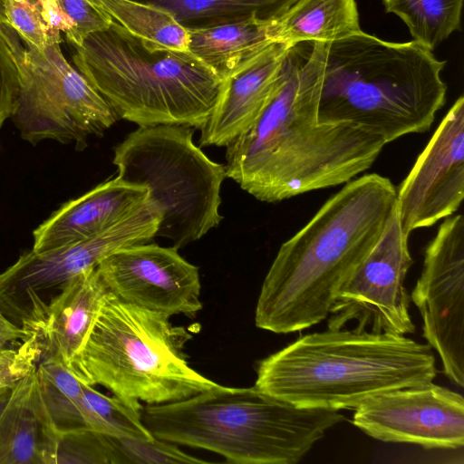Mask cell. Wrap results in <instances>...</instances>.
<instances>
[{
    "label": "cell",
    "instance_id": "cell-1",
    "mask_svg": "<svg viewBox=\"0 0 464 464\" xmlns=\"http://www.w3.org/2000/svg\"><path fill=\"white\" fill-rule=\"evenodd\" d=\"M326 44L304 42L288 49L270 102L227 146V178L260 201L343 185L370 169L386 145L353 123L319 122Z\"/></svg>",
    "mask_w": 464,
    "mask_h": 464
},
{
    "label": "cell",
    "instance_id": "cell-2",
    "mask_svg": "<svg viewBox=\"0 0 464 464\" xmlns=\"http://www.w3.org/2000/svg\"><path fill=\"white\" fill-rule=\"evenodd\" d=\"M396 190L388 178L369 173L330 197L281 245L260 289L256 326L290 334L326 319L340 287L379 240Z\"/></svg>",
    "mask_w": 464,
    "mask_h": 464
},
{
    "label": "cell",
    "instance_id": "cell-3",
    "mask_svg": "<svg viewBox=\"0 0 464 464\" xmlns=\"http://www.w3.org/2000/svg\"><path fill=\"white\" fill-rule=\"evenodd\" d=\"M255 386L302 408L353 410L381 393L432 382L428 343L405 335L327 329L260 360Z\"/></svg>",
    "mask_w": 464,
    "mask_h": 464
},
{
    "label": "cell",
    "instance_id": "cell-4",
    "mask_svg": "<svg viewBox=\"0 0 464 464\" xmlns=\"http://www.w3.org/2000/svg\"><path fill=\"white\" fill-rule=\"evenodd\" d=\"M445 63L413 40L392 43L362 30L327 43L318 121L353 123L386 144L424 132L445 104Z\"/></svg>",
    "mask_w": 464,
    "mask_h": 464
},
{
    "label": "cell",
    "instance_id": "cell-5",
    "mask_svg": "<svg viewBox=\"0 0 464 464\" xmlns=\"http://www.w3.org/2000/svg\"><path fill=\"white\" fill-rule=\"evenodd\" d=\"M141 419L159 440L237 464H295L344 420L338 411L297 407L255 385L220 384L180 401L148 404Z\"/></svg>",
    "mask_w": 464,
    "mask_h": 464
},
{
    "label": "cell",
    "instance_id": "cell-6",
    "mask_svg": "<svg viewBox=\"0 0 464 464\" xmlns=\"http://www.w3.org/2000/svg\"><path fill=\"white\" fill-rule=\"evenodd\" d=\"M75 68L118 118L138 125L200 129L222 81L190 52L145 43L113 22L74 48Z\"/></svg>",
    "mask_w": 464,
    "mask_h": 464
},
{
    "label": "cell",
    "instance_id": "cell-7",
    "mask_svg": "<svg viewBox=\"0 0 464 464\" xmlns=\"http://www.w3.org/2000/svg\"><path fill=\"white\" fill-rule=\"evenodd\" d=\"M169 318L109 291L70 371L135 404L173 402L217 386L190 367L185 346L192 334Z\"/></svg>",
    "mask_w": 464,
    "mask_h": 464
},
{
    "label": "cell",
    "instance_id": "cell-8",
    "mask_svg": "<svg viewBox=\"0 0 464 464\" xmlns=\"http://www.w3.org/2000/svg\"><path fill=\"white\" fill-rule=\"evenodd\" d=\"M195 128L159 124L138 127L114 149L122 180L143 186L160 212L155 237L178 250L200 239L222 220L225 165L211 160L193 142Z\"/></svg>",
    "mask_w": 464,
    "mask_h": 464
},
{
    "label": "cell",
    "instance_id": "cell-9",
    "mask_svg": "<svg viewBox=\"0 0 464 464\" xmlns=\"http://www.w3.org/2000/svg\"><path fill=\"white\" fill-rule=\"evenodd\" d=\"M15 59L20 92L11 116L23 140L86 146L119 119L108 102L64 57L61 43L43 51L27 43Z\"/></svg>",
    "mask_w": 464,
    "mask_h": 464
},
{
    "label": "cell",
    "instance_id": "cell-10",
    "mask_svg": "<svg viewBox=\"0 0 464 464\" xmlns=\"http://www.w3.org/2000/svg\"><path fill=\"white\" fill-rule=\"evenodd\" d=\"M160 212L149 201L137 212L90 238L45 252L32 249L0 273V310L26 331L46 305L42 293L60 289L84 270L122 247L155 237Z\"/></svg>",
    "mask_w": 464,
    "mask_h": 464
},
{
    "label": "cell",
    "instance_id": "cell-11",
    "mask_svg": "<svg viewBox=\"0 0 464 464\" xmlns=\"http://www.w3.org/2000/svg\"><path fill=\"white\" fill-rule=\"evenodd\" d=\"M408 237L395 204L379 240L340 287L328 315L329 329H343L356 321L358 332L367 328L394 335L415 332L404 286L413 263Z\"/></svg>",
    "mask_w": 464,
    "mask_h": 464
},
{
    "label": "cell",
    "instance_id": "cell-12",
    "mask_svg": "<svg viewBox=\"0 0 464 464\" xmlns=\"http://www.w3.org/2000/svg\"><path fill=\"white\" fill-rule=\"evenodd\" d=\"M423 337L440 355L444 374L464 385V218L448 217L424 250L411 292Z\"/></svg>",
    "mask_w": 464,
    "mask_h": 464
},
{
    "label": "cell",
    "instance_id": "cell-13",
    "mask_svg": "<svg viewBox=\"0 0 464 464\" xmlns=\"http://www.w3.org/2000/svg\"><path fill=\"white\" fill-rule=\"evenodd\" d=\"M352 421L385 442L447 450L464 445L463 396L433 382L376 395L355 410Z\"/></svg>",
    "mask_w": 464,
    "mask_h": 464
},
{
    "label": "cell",
    "instance_id": "cell-14",
    "mask_svg": "<svg viewBox=\"0 0 464 464\" xmlns=\"http://www.w3.org/2000/svg\"><path fill=\"white\" fill-rule=\"evenodd\" d=\"M96 269L119 299L169 316H195L202 309L198 266L173 246L141 243L103 258Z\"/></svg>",
    "mask_w": 464,
    "mask_h": 464
},
{
    "label": "cell",
    "instance_id": "cell-15",
    "mask_svg": "<svg viewBox=\"0 0 464 464\" xmlns=\"http://www.w3.org/2000/svg\"><path fill=\"white\" fill-rule=\"evenodd\" d=\"M464 198V97L459 96L396 190L403 232L453 215Z\"/></svg>",
    "mask_w": 464,
    "mask_h": 464
},
{
    "label": "cell",
    "instance_id": "cell-16",
    "mask_svg": "<svg viewBox=\"0 0 464 464\" xmlns=\"http://www.w3.org/2000/svg\"><path fill=\"white\" fill-rule=\"evenodd\" d=\"M291 46L275 43L247 67L222 81L216 103L200 128V146L227 147L254 125L273 98Z\"/></svg>",
    "mask_w": 464,
    "mask_h": 464
},
{
    "label": "cell",
    "instance_id": "cell-17",
    "mask_svg": "<svg viewBox=\"0 0 464 464\" xmlns=\"http://www.w3.org/2000/svg\"><path fill=\"white\" fill-rule=\"evenodd\" d=\"M148 189L118 176L63 204L33 232L32 250L45 252L94 237L140 210Z\"/></svg>",
    "mask_w": 464,
    "mask_h": 464
},
{
    "label": "cell",
    "instance_id": "cell-18",
    "mask_svg": "<svg viewBox=\"0 0 464 464\" xmlns=\"http://www.w3.org/2000/svg\"><path fill=\"white\" fill-rule=\"evenodd\" d=\"M59 290L46 303L32 334L41 342L44 359H54L70 370L109 290L96 266L80 273Z\"/></svg>",
    "mask_w": 464,
    "mask_h": 464
},
{
    "label": "cell",
    "instance_id": "cell-19",
    "mask_svg": "<svg viewBox=\"0 0 464 464\" xmlns=\"http://www.w3.org/2000/svg\"><path fill=\"white\" fill-rule=\"evenodd\" d=\"M36 367L12 388L0 415V464H55L59 433L42 398Z\"/></svg>",
    "mask_w": 464,
    "mask_h": 464
},
{
    "label": "cell",
    "instance_id": "cell-20",
    "mask_svg": "<svg viewBox=\"0 0 464 464\" xmlns=\"http://www.w3.org/2000/svg\"><path fill=\"white\" fill-rule=\"evenodd\" d=\"M274 20L248 19L188 30V51L221 81L227 80L251 64L276 43L272 32Z\"/></svg>",
    "mask_w": 464,
    "mask_h": 464
},
{
    "label": "cell",
    "instance_id": "cell-21",
    "mask_svg": "<svg viewBox=\"0 0 464 464\" xmlns=\"http://www.w3.org/2000/svg\"><path fill=\"white\" fill-rule=\"evenodd\" d=\"M355 0H299L273 22L276 43H330L360 31Z\"/></svg>",
    "mask_w": 464,
    "mask_h": 464
},
{
    "label": "cell",
    "instance_id": "cell-22",
    "mask_svg": "<svg viewBox=\"0 0 464 464\" xmlns=\"http://www.w3.org/2000/svg\"><path fill=\"white\" fill-rule=\"evenodd\" d=\"M170 13L186 29H201L248 19L271 21L299 0H138Z\"/></svg>",
    "mask_w": 464,
    "mask_h": 464
},
{
    "label": "cell",
    "instance_id": "cell-23",
    "mask_svg": "<svg viewBox=\"0 0 464 464\" xmlns=\"http://www.w3.org/2000/svg\"><path fill=\"white\" fill-rule=\"evenodd\" d=\"M36 372L42 398L59 434L82 429L100 432L82 382L64 364L44 358Z\"/></svg>",
    "mask_w": 464,
    "mask_h": 464
},
{
    "label": "cell",
    "instance_id": "cell-24",
    "mask_svg": "<svg viewBox=\"0 0 464 464\" xmlns=\"http://www.w3.org/2000/svg\"><path fill=\"white\" fill-rule=\"evenodd\" d=\"M113 22L145 43L189 52V34L168 11L138 0H92Z\"/></svg>",
    "mask_w": 464,
    "mask_h": 464
},
{
    "label": "cell",
    "instance_id": "cell-25",
    "mask_svg": "<svg viewBox=\"0 0 464 464\" xmlns=\"http://www.w3.org/2000/svg\"><path fill=\"white\" fill-rule=\"evenodd\" d=\"M383 5L406 24L413 41L430 51L459 29L463 0H383Z\"/></svg>",
    "mask_w": 464,
    "mask_h": 464
},
{
    "label": "cell",
    "instance_id": "cell-26",
    "mask_svg": "<svg viewBox=\"0 0 464 464\" xmlns=\"http://www.w3.org/2000/svg\"><path fill=\"white\" fill-rule=\"evenodd\" d=\"M86 400L96 418L100 432L114 438L152 440L155 437L141 419V404L107 396L82 382Z\"/></svg>",
    "mask_w": 464,
    "mask_h": 464
},
{
    "label": "cell",
    "instance_id": "cell-27",
    "mask_svg": "<svg viewBox=\"0 0 464 464\" xmlns=\"http://www.w3.org/2000/svg\"><path fill=\"white\" fill-rule=\"evenodd\" d=\"M117 464L111 436L82 429L59 434L55 464Z\"/></svg>",
    "mask_w": 464,
    "mask_h": 464
},
{
    "label": "cell",
    "instance_id": "cell-28",
    "mask_svg": "<svg viewBox=\"0 0 464 464\" xmlns=\"http://www.w3.org/2000/svg\"><path fill=\"white\" fill-rule=\"evenodd\" d=\"M5 17L23 43L43 51L53 43H62L60 32L52 30L43 15L38 0H4Z\"/></svg>",
    "mask_w": 464,
    "mask_h": 464
},
{
    "label": "cell",
    "instance_id": "cell-29",
    "mask_svg": "<svg viewBox=\"0 0 464 464\" xmlns=\"http://www.w3.org/2000/svg\"><path fill=\"white\" fill-rule=\"evenodd\" d=\"M117 457V464H172L208 463L179 450L174 443L155 438L152 440H139L111 437Z\"/></svg>",
    "mask_w": 464,
    "mask_h": 464
},
{
    "label": "cell",
    "instance_id": "cell-30",
    "mask_svg": "<svg viewBox=\"0 0 464 464\" xmlns=\"http://www.w3.org/2000/svg\"><path fill=\"white\" fill-rule=\"evenodd\" d=\"M59 6L74 28L73 48L91 34L106 29L112 20L92 0H58Z\"/></svg>",
    "mask_w": 464,
    "mask_h": 464
},
{
    "label": "cell",
    "instance_id": "cell-31",
    "mask_svg": "<svg viewBox=\"0 0 464 464\" xmlns=\"http://www.w3.org/2000/svg\"><path fill=\"white\" fill-rule=\"evenodd\" d=\"M20 92V74L16 60L0 38V128L11 118Z\"/></svg>",
    "mask_w": 464,
    "mask_h": 464
},
{
    "label": "cell",
    "instance_id": "cell-32",
    "mask_svg": "<svg viewBox=\"0 0 464 464\" xmlns=\"http://www.w3.org/2000/svg\"><path fill=\"white\" fill-rule=\"evenodd\" d=\"M30 336L31 334L26 330L11 321L0 310V349L20 340L24 341Z\"/></svg>",
    "mask_w": 464,
    "mask_h": 464
},
{
    "label": "cell",
    "instance_id": "cell-33",
    "mask_svg": "<svg viewBox=\"0 0 464 464\" xmlns=\"http://www.w3.org/2000/svg\"><path fill=\"white\" fill-rule=\"evenodd\" d=\"M0 38L7 44L14 58L24 50L21 38L5 17L4 0H0Z\"/></svg>",
    "mask_w": 464,
    "mask_h": 464
},
{
    "label": "cell",
    "instance_id": "cell-34",
    "mask_svg": "<svg viewBox=\"0 0 464 464\" xmlns=\"http://www.w3.org/2000/svg\"><path fill=\"white\" fill-rule=\"evenodd\" d=\"M13 387L0 388V415L4 411L12 392Z\"/></svg>",
    "mask_w": 464,
    "mask_h": 464
}]
</instances>
